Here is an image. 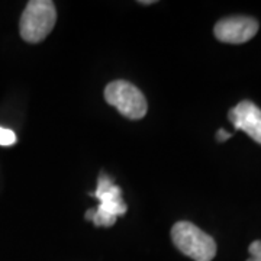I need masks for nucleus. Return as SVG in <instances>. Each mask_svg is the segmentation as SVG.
<instances>
[{"instance_id": "nucleus-1", "label": "nucleus", "mask_w": 261, "mask_h": 261, "mask_svg": "<svg viewBox=\"0 0 261 261\" xmlns=\"http://www.w3.org/2000/svg\"><path fill=\"white\" fill-rule=\"evenodd\" d=\"M57 20V10L51 0H31L23 10L19 32L29 44L42 42L51 34Z\"/></svg>"}, {"instance_id": "nucleus-2", "label": "nucleus", "mask_w": 261, "mask_h": 261, "mask_svg": "<svg viewBox=\"0 0 261 261\" xmlns=\"http://www.w3.org/2000/svg\"><path fill=\"white\" fill-rule=\"evenodd\" d=\"M171 240L178 251L195 261H212L216 255L215 240L200 228L180 221L171 228Z\"/></svg>"}, {"instance_id": "nucleus-3", "label": "nucleus", "mask_w": 261, "mask_h": 261, "mask_svg": "<svg viewBox=\"0 0 261 261\" xmlns=\"http://www.w3.org/2000/svg\"><path fill=\"white\" fill-rule=\"evenodd\" d=\"M105 100L132 121L142 119L148 111V103L142 92L125 80H115L108 84L105 89Z\"/></svg>"}, {"instance_id": "nucleus-4", "label": "nucleus", "mask_w": 261, "mask_h": 261, "mask_svg": "<svg viewBox=\"0 0 261 261\" xmlns=\"http://www.w3.org/2000/svg\"><path fill=\"white\" fill-rule=\"evenodd\" d=\"M258 22L250 16H229L215 25L214 34L218 41L225 44H244L255 37Z\"/></svg>"}, {"instance_id": "nucleus-5", "label": "nucleus", "mask_w": 261, "mask_h": 261, "mask_svg": "<svg viewBox=\"0 0 261 261\" xmlns=\"http://www.w3.org/2000/svg\"><path fill=\"white\" fill-rule=\"evenodd\" d=\"M228 118L238 130H244L250 138L261 144V109L250 100H244L232 108Z\"/></svg>"}, {"instance_id": "nucleus-6", "label": "nucleus", "mask_w": 261, "mask_h": 261, "mask_svg": "<svg viewBox=\"0 0 261 261\" xmlns=\"http://www.w3.org/2000/svg\"><path fill=\"white\" fill-rule=\"evenodd\" d=\"M16 141H18V138H16V134H15L13 130L0 126V145H3V147H10V145H13Z\"/></svg>"}, {"instance_id": "nucleus-7", "label": "nucleus", "mask_w": 261, "mask_h": 261, "mask_svg": "<svg viewBox=\"0 0 261 261\" xmlns=\"http://www.w3.org/2000/svg\"><path fill=\"white\" fill-rule=\"evenodd\" d=\"M248 251H250V255L251 257H261V241L257 240L248 247Z\"/></svg>"}, {"instance_id": "nucleus-8", "label": "nucleus", "mask_w": 261, "mask_h": 261, "mask_svg": "<svg viewBox=\"0 0 261 261\" xmlns=\"http://www.w3.org/2000/svg\"><path fill=\"white\" fill-rule=\"evenodd\" d=\"M231 137H232V134L226 132L225 129H219L216 132V141H218V142H224V141L229 140Z\"/></svg>"}, {"instance_id": "nucleus-9", "label": "nucleus", "mask_w": 261, "mask_h": 261, "mask_svg": "<svg viewBox=\"0 0 261 261\" xmlns=\"http://www.w3.org/2000/svg\"><path fill=\"white\" fill-rule=\"evenodd\" d=\"M140 3L145 6V5H152V3H155V2H154V0H141Z\"/></svg>"}, {"instance_id": "nucleus-10", "label": "nucleus", "mask_w": 261, "mask_h": 261, "mask_svg": "<svg viewBox=\"0 0 261 261\" xmlns=\"http://www.w3.org/2000/svg\"><path fill=\"white\" fill-rule=\"evenodd\" d=\"M247 261H261V257H251V258H248Z\"/></svg>"}]
</instances>
